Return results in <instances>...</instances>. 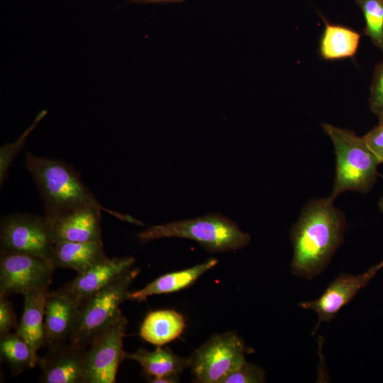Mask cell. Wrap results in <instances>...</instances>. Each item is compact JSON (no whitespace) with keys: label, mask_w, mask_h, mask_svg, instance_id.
<instances>
[{"label":"cell","mask_w":383,"mask_h":383,"mask_svg":"<svg viewBox=\"0 0 383 383\" xmlns=\"http://www.w3.org/2000/svg\"><path fill=\"white\" fill-rule=\"evenodd\" d=\"M329 197L310 199L290 229L293 274L312 279L330 263L344 240L343 212Z\"/></svg>","instance_id":"obj_1"},{"label":"cell","mask_w":383,"mask_h":383,"mask_svg":"<svg viewBox=\"0 0 383 383\" xmlns=\"http://www.w3.org/2000/svg\"><path fill=\"white\" fill-rule=\"evenodd\" d=\"M24 167L30 172L44 202L48 223L78 208L100 204L82 181L80 174L66 162L27 151Z\"/></svg>","instance_id":"obj_2"},{"label":"cell","mask_w":383,"mask_h":383,"mask_svg":"<svg viewBox=\"0 0 383 383\" xmlns=\"http://www.w3.org/2000/svg\"><path fill=\"white\" fill-rule=\"evenodd\" d=\"M324 132L331 138L335 154V175L331 195L332 201L346 191L368 192L378 176V159L363 136L353 131L323 123Z\"/></svg>","instance_id":"obj_3"},{"label":"cell","mask_w":383,"mask_h":383,"mask_svg":"<svg viewBox=\"0 0 383 383\" xmlns=\"http://www.w3.org/2000/svg\"><path fill=\"white\" fill-rule=\"evenodd\" d=\"M182 238L196 241L211 252L235 250L250 242V235L232 220L220 213L152 226L138 234L142 243L163 238Z\"/></svg>","instance_id":"obj_4"},{"label":"cell","mask_w":383,"mask_h":383,"mask_svg":"<svg viewBox=\"0 0 383 383\" xmlns=\"http://www.w3.org/2000/svg\"><path fill=\"white\" fill-rule=\"evenodd\" d=\"M139 272V268L132 267L79 308L70 343L88 348L100 333L122 314L119 306L127 300L128 289Z\"/></svg>","instance_id":"obj_5"},{"label":"cell","mask_w":383,"mask_h":383,"mask_svg":"<svg viewBox=\"0 0 383 383\" xmlns=\"http://www.w3.org/2000/svg\"><path fill=\"white\" fill-rule=\"evenodd\" d=\"M247 351L243 341L235 332L212 335L190 357V367L195 382L221 383L246 362Z\"/></svg>","instance_id":"obj_6"},{"label":"cell","mask_w":383,"mask_h":383,"mask_svg":"<svg viewBox=\"0 0 383 383\" xmlns=\"http://www.w3.org/2000/svg\"><path fill=\"white\" fill-rule=\"evenodd\" d=\"M1 252L28 254L50 260L54 245L45 216L12 213L1 220Z\"/></svg>","instance_id":"obj_7"},{"label":"cell","mask_w":383,"mask_h":383,"mask_svg":"<svg viewBox=\"0 0 383 383\" xmlns=\"http://www.w3.org/2000/svg\"><path fill=\"white\" fill-rule=\"evenodd\" d=\"M55 270L50 260L39 257L1 252L0 296L49 289Z\"/></svg>","instance_id":"obj_8"},{"label":"cell","mask_w":383,"mask_h":383,"mask_svg":"<svg viewBox=\"0 0 383 383\" xmlns=\"http://www.w3.org/2000/svg\"><path fill=\"white\" fill-rule=\"evenodd\" d=\"M128 324L121 314L89 345L86 353V383H114L124 353L123 341Z\"/></svg>","instance_id":"obj_9"},{"label":"cell","mask_w":383,"mask_h":383,"mask_svg":"<svg viewBox=\"0 0 383 383\" xmlns=\"http://www.w3.org/2000/svg\"><path fill=\"white\" fill-rule=\"evenodd\" d=\"M382 267L383 261L359 274L342 273L330 283L318 299L299 304L300 307L312 310L317 314L318 320L313 333L322 322L333 320L339 311L368 284Z\"/></svg>","instance_id":"obj_10"},{"label":"cell","mask_w":383,"mask_h":383,"mask_svg":"<svg viewBox=\"0 0 383 383\" xmlns=\"http://www.w3.org/2000/svg\"><path fill=\"white\" fill-rule=\"evenodd\" d=\"M87 348L66 342L48 348L39 357L43 383H86L85 361Z\"/></svg>","instance_id":"obj_11"},{"label":"cell","mask_w":383,"mask_h":383,"mask_svg":"<svg viewBox=\"0 0 383 383\" xmlns=\"http://www.w3.org/2000/svg\"><path fill=\"white\" fill-rule=\"evenodd\" d=\"M133 257L108 258L76 277L57 290L73 301L79 308L100 289L131 268Z\"/></svg>","instance_id":"obj_12"},{"label":"cell","mask_w":383,"mask_h":383,"mask_svg":"<svg viewBox=\"0 0 383 383\" xmlns=\"http://www.w3.org/2000/svg\"><path fill=\"white\" fill-rule=\"evenodd\" d=\"M100 204L84 206L48 223L54 243L101 241Z\"/></svg>","instance_id":"obj_13"},{"label":"cell","mask_w":383,"mask_h":383,"mask_svg":"<svg viewBox=\"0 0 383 383\" xmlns=\"http://www.w3.org/2000/svg\"><path fill=\"white\" fill-rule=\"evenodd\" d=\"M79 308L57 291L49 292L44 318L43 347L50 348L70 340L78 318Z\"/></svg>","instance_id":"obj_14"},{"label":"cell","mask_w":383,"mask_h":383,"mask_svg":"<svg viewBox=\"0 0 383 383\" xmlns=\"http://www.w3.org/2000/svg\"><path fill=\"white\" fill-rule=\"evenodd\" d=\"M124 359L138 362L148 382L153 383H173L179 381L183 370L190 367V357L179 356L168 347L157 346L149 351L140 348L135 353H124Z\"/></svg>","instance_id":"obj_15"},{"label":"cell","mask_w":383,"mask_h":383,"mask_svg":"<svg viewBox=\"0 0 383 383\" xmlns=\"http://www.w3.org/2000/svg\"><path fill=\"white\" fill-rule=\"evenodd\" d=\"M109 257L101 241L59 242L54 243L50 261L55 268L82 273Z\"/></svg>","instance_id":"obj_16"},{"label":"cell","mask_w":383,"mask_h":383,"mask_svg":"<svg viewBox=\"0 0 383 383\" xmlns=\"http://www.w3.org/2000/svg\"><path fill=\"white\" fill-rule=\"evenodd\" d=\"M217 263V259L210 258L190 268L162 275L143 289L135 292H129L127 300L140 302L152 295L172 293L187 288L202 274L215 267Z\"/></svg>","instance_id":"obj_17"},{"label":"cell","mask_w":383,"mask_h":383,"mask_svg":"<svg viewBox=\"0 0 383 383\" xmlns=\"http://www.w3.org/2000/svg\"><path fill=\"white\" fill-rule=\"evenodd\" d=\"M49 289L26 292L23 313L16 332L30 345L33 354L43 347L45 308Z\"/></svg>","instance_id":"obj_18"},{"label":"cell","mask_w":383,"mask_h":383,"mask_svg":"<svg viewBox=\"0 0 383 383\" xmlns=\"http://www.w3.org/2000/svg\"><path fill=\"white\" fill-rule=\"evenodd\" d=\"M185 327L184 317L176 311H154L143 321L140 335L151 344L162 346L179 337Z\"/></svg>","instance_id":"obj_19"},{"label":"cell","mask_w":383,"mask_h":383,"mask_svg":"<svg viewBox=\"0 0 383 383\" xmlns=\"http://www.w3.org/2000/svg\"><path fill=\"white\" fill-rule=\"evenodd\" d=\"M323 18L325 28L319 44L321 56L326 60L353 57L357 51L360 34L349 27L331 23Z\"/></svg>","instance_id":"obj_20"},{"label":"cell","mask_w":383,"mask_h":383,"mask_svg":"<svg viewBox=\"0 0 383 383\" xmlns=\"http://www.w3.org/2000/svg\"><path fill=\"white\" fill-rule=\"evenodd\" d=\"M0 354L13 376L34 367L40 357L33 354L26 340L16 332L0 335Z\"/></svg>","instance_id":"obj_21"},{"label":"cell","mask_w":383,"mask_h":383,"mask_svg":"<svg viewBox=\"0 0 383 383\" xmlns=\"http://www.w3.org/2000/svg\"><path fill=\"white\" fill-rule=\"evenodd\" d=\"M364 15L363 33L383 52V0H355Z\"/></svg>","instance_id":"obj_22"},{"label":"cell","mask_w":383,"mask_h":383,"mask_svg":"<svg viewBox=\"0 0 383 383\" xmlns=\"http://www.w3.org/2000/svg\"><path fill=\"white\" fill-rule=\"evenodd\" d=\"M46 111H41L35 118L33 124L26 130L21 137L12 143L3 145L0 148V184L3 185L8 176L9 168L17 153L23 147L28 134L32 131L37 123L46 114Z\"/></svg>","instance_id":"obj_23"},{"label":"cell","mask_w":383,"mask_h":383,"mask_svg":"<svg viewBox=\"0 0 383 383\" xmlns=\"http://www.w3.org/2000/svg\"><path fill=\"white\" fill-rule=\"evenodd\" d=\"M265 382V370L257 365L245 362L225 377L221 383H262Z\"/></svg>","instance_id":"obj_24"},{"label":"cell","mask_w":383,"mask_h":383,"mask_svg":"<svg viewBox=\"0 0 383 383\" xmlns=\"http://www.w3.org/2000/svg\"><path fill=\"white\" fill-rule=\"evenodd\" d=\"M369 106L370 111L377 116L379 123H383V61L374 70Z\"/></svg>","instance_id":"obj_25"},{"label":"cell","mask_w":383,"mask_h":383,"mask_svg":"<svg viewBox=\"0 0 383 383\" xmlns=\"http://www.w3.org/2000/svg\"><path fill=\"white\" fill-rule=\"evenodd\" d=\"M6 297L0 296V335L11 332L12 329L16 331L19 324L13 306Z\"/></svg>","instance_id":"obj_26"},{"label":"cell","mask_w":383,"mask_h":383,"mask_svg":"<svg viewBox=\"0 0 383 383\" xmlns=\"http://www.w3.org/2000/svg\"><path fill=\"white\" fill-rule=\"evenodd\" d=\"M363 138L380 164L383 163V123H379Z\"/></svg>","instance_id":"obj_27"},{"label":"cell","mask_w":383,"mask_h":383,"mask_svg":"<svg viewBox=\"0 0 383 383\" xmlns=\"http://www.w3.org/2000/svg\"><path fill=\"white\" fill-rule=\"evenodd\" d=\"M185 0H128L130 4H167L182 2Z\"/></svg>","instance_id":"obj_28"},{"label":"cell","mask_w":383,"mask_h":383,"mask_svg":"<svg viewBox=\"0 0 383 383\" xmlns=\"http://www.w3.org/2000/svg\"><path fill=\"white\" fill-rule=\"evenodd\" d=\"M379 210L383 213V196L379 201Z\"/></svg>","instance_id":"obj_29"}]
</instances>
